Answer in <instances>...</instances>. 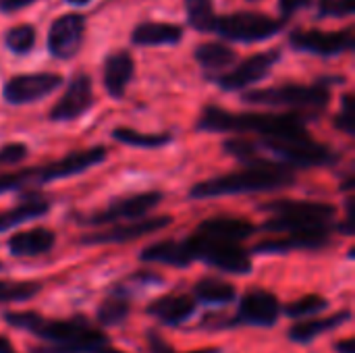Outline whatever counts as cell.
<instances>
[{
  "label": "cell",
  "mask_w": 355,
  "mask_h": 353,
  "mask_svg": "<svg viewBox=\"0 0 355 353\" xmlns=\"http://www.w3.org/2000/svg\"><path fill=\"white\" fill-rule=\"evenodd\" d=\"M148 350L150 353H181L177 352L175 347H171L158 333H154V331H150L148 333ZM189 353H223L218 347H210V350H196V352H189Z\"/></svg>",
  "instance_id": "37"
},
{
  "label": "cell",
  "mask_w": 355,
  "mask_h": 353,
  "mask_svg": "<svg viewBox=\"0 0 355 353\" xmlns=\"http://www.w3.org/2000/svg\"><path fill=\"white\" fill-rule=\"evenodd\" d=\"M94 106V83L87 73H77L71 77L64 94L50 108V121L71 123L81 119Z\"/></svg>",
  "instance_id": "15"
},
{
  "label": "cell",
  "mask_w": 355,
  "mask_h": 353,
  "mask_svg": "<svg viewBox=\"0 0 355 353\" xmlns=\"http://www.w3.org/2000/svg\"><path fill=\"white\" fill-rule=\"evenodd\" d=\"M112 139L119 144H125L129 148H141V150H156L164 148L173 141L171 133H141L131 127H116L112 129Z\"/></svg>",
  "instance_id": "28"
},
{
  "label": "cell",
  "mask_w": 355,
  "mask_h": 353,
  "mask_svg": "<svg viewBox=\"0 0 355 353\" xmlns=\"http://www.w3.org/2000/svg\"><path fill=\"white\" fill-rule=\"evenodd\" d=\"M337 353H354V339H343L339 343H335Z\"/></svg>",
  "instance_id": "40"
},
{
  "label": "cell",
  "mask_w": 355,
  "mask_h": 353,
  "mask_svg": "<svg viewBox=\"0 0 355 353\" xmlns=\"http://www.w3.org/2000/svg\"><path fill=\"white\" fill-rule=\"evenodd\" d=\"M345 79L339 75H324L316 83H283L272 87L250 89L241 96L245 104L254 106H272V108H289L295 112H314L318 114L331 102V85L343 83Z\"/></svg>",
  "instance_id": "5"
},
{
  "label": "cell",
  "mask_w": 355,
  "mask_h": 353,
  "mask_svg": "<svg viewBox=\"0 0 355 353\" xmlns=\"http://www.w3.org/2000/svg\"><path fill=\"white\" fill-rule=\"evenodd\" d=\"M160 202H162V191H141L127 198H119L110 206L77 218V223L85 227H108V225H119L123 221L129 223L148 216Z\"/></svg>",
  "instance_id": "9"
},
{
  "label": "cell",
  "mask_w": 355,
  "mask_h": 353,
  "mask_svg": "<svg viewBox=\"0 0 355 353\" xmlns=\"http://www.w3.org/2000/svg\"><path fill=\"white\" fill-rule=\"evenodd\" d=\"M106 158H108V150L104 146H94L87 150L69 152L67 156H62L50 164L29 166V169H21V171L0 175V193L23 191L29 187H42L50 181L75 177V175H81V173L98 166Z\"/></svg>",
  "instance_id": "4"
},
{
  "label": "cell",
  "mask_w": 355,
  "mask_h": 353,
  "mask_svg": "<svg viewBox=\"0 0 355 353\" xmlns=\"http://www.w3.org/2000/svg\"><path fill=\"white\" fill-rule=\"evenodd\" d=\"M196 62L204 69V75L208 79L229 71L237 64V52L227 42H204L193 50Z\"/></svg>",
  "instance_id": "24"
},
{
  "label": "cell",
  "mask_w": 355,
  "mask_h": 353,
  "mask_svg": "<svg viewBox=\"0 0 355 353\" xmlns=\"http://www.w3.org/2000/svg\"><path fill=\"white\" fill-rule=\"evenodd\" d=\"M62 75L52 71H37V73H19L4 81L2 98L10 106L33 104L37 100L48 98L62 85Z\"/></svg>",
  "instance_id": "11"
},
{
  "label": "cell",
  "mask_w": 355,
  "mask_h": 353,
  "mask_svg": "<svg viewBox=\"0 0 355 353\" xmlns=\"http://www.w3.org/2000/svg\"><path fill=\"white\" fill-rule=\"evenodd\" d=\"M295 183V173L283 166H243L227 175H218L206 181L196 183L189 189L191 200H210L220 196H241V193H260L277 191L291 187Z\"/></svg>",
  "instance_id": "3"
},
{
  "label": "cell",
  "mask_w": 355,
  "mask_h": 353,
  "mask_svg": "<svg viewBox=\"0 0 355 353\" xmlns=\"http://www.w3.org/2000/svg\"><path fill=\"white\" fill-rule=\"evenodd\" d=\"M0 268H2V262H0Z\"/></svg>",
  "instance_id": "43"
},
{
  "label": "cell",
  "mask_w": 355,
  "mask_h": 353,
  "mask_svg": "<svg viewBox=\"0 0 355 353\" xmlns=\"http://www.w3.org/2000/svg\"><path fill=\"white\" fill-rule=\"evenodd\" d=\"M129 312H131V302L129 298H125L123 293L114 291L110 298H106L98 312H96V318L102 327H119L123 325L127 318H129Z\"/></svg>",
  "instance_id": "29"
},
{
  "label": "cell",
  "mask_w": 355,
  "mask_h": 353,
  "mask_svg": "<svg viewBox=\"0 0 355 353\" xmlns=\"http://www.w3.org/2000/svg\"><path fill=\"white\" fill-rule=\"evenodd\" d=\"M349 320H352L349 310H343V312H337V314H331L324 318H306V320H297V325H293L287 335L293 343L306 345V343L316 341L322 333H329Z\"/></svg>",
  "instance_id": "25"
},
{
  "label": "cell",
  "mask_w": 355,
  "mask_h": 353,
  "mask_svg": "<svg viewBox=\"0 0 355 353\" xmlns=\"http://www.w3.org/2000/svg\"><path fill=\"white\" fill-rule=\"evenodd\" d=\"M27 146L25 144H6L0 148V166H12L25 160Z\"/></svg>",
  "instance_id": "36"
},
{
  "label": "cell",
  "mask_w": 355,
  "mask_h": 353,
  "mask_svg": "<svg viewBox=\"0 0 355 353\" xmlns=\"http://www.w3.org/2000/svg\"><path fill=\"white\" fill-rule=\"evenodd\" d=\"M196 260H202L223 273H231V275H250L252 273V258L250 254L237 246V243H223V241H212L200 235H191L185 237Z\"/></svg>",
  "instance_id": "8"
},
{
  "label": "cell",
  "mask_w": 355,
  "mask_h": 353,
  "mask_svg": "<svg viewBox=\"0 0 355 353\" xmlns=\"http://www.w3.org/2000/svg\"><path fill=\"white\" fill-rule=\"evenodd\" d=\"M175 218L168 214L162 216H144L137 221H129V223H119L112 227H106L102 231L96 233H85L81 237L83 246H108V243H127V241H135L139 237L146 235H154L162 229H166Z\"/></svg>",
  "instance_id": "14"
},
{
  "label": "cell",
  "mask_w": 355,
  "mask_h": 353,
  "mask_svg": "<svg viewBox=\"0 0 355 353\" xmlns=\"http://www.w3.org/2000/svg\"><path fill=\"white\" fill-rule=\"evenodd\" d=\"M37 0H0V12L2 15H12L17 10H23L31 4H35Z\"/></svg>",
  "instance_id": "39"
},
{
  "label": "cell",
  "mask_w": 355,
  "mask_h": 353,
  "mask_svg": "<svg viewBox=\"0 0 355 353\" xmlns=\"http://www.w3.org/2000/svg\"><path fill=\"white\" fill-rule=\"evenodd\" d=\"M314 4V0H279V10H281V19H289L293 17L295 12L304 10V8H310Z\"/></svg>",
  "instance_id": "38"
},
{
  "label": "cell",
  "mask_w": 355,
  "mask_h": 353,
  "mask_svg": "<svg viewBox=\"0 0 355 353\" xmlns=\"http://www.w3.org/2000/svg\"><path fill=\"white\" fill-rule=\"evenodd\" d=\"M0 353H17L12 343L8 341V337H4V335H0Z\"/></svg>",
  "instance_id": "41"
},
{
  "label": "cell",
  "mask_w": 355,
  "mask_h": 353,
  "mask_svg": "<svg viewBox=\"0 0 355 353\" xmlns=\"http://www.w3.org/2000/svg\"><path fill=\"white\" fill-rule=\"evenodd\" d=\"M254 233H256V225L248 218H237V216H212L200 223L196 229V235L200 237L223 241V243H237V246L250 239Z\"/></svg>",
  "instance_id": "19"
},
{
  "label": "cell",
  "mask_w": 355,
  "mask_h": 353,
  "mask_svg": "<svg viewBox=\"0 0 355 353\" xmlns=\"http://www.w3.org/2000/svg\"><path fill=\"white\" fill-rule=\"evenodd\" d=\"M185 19L187 25L200 33H210L216 19L212 0H185Z\"/></svg>",
  "instance_id": "31"
},
{
  "label": "cell",
  "mask_w": 355,
  "mask_h": 353,
  "mask_svg": "<svg viewBox=\"0 0 355 353\" xmlns=\"http://www.w3.org/2000/svg\"><path fill=\"white\" fill-rule=\"evenodd\" d=\"M135 75V60L129 50L110 52L102 64V85L106 94L114 100L125 98L129 83Z\"/></svg>",
  "instance_id": "17"
},
{
  "label": "cell",
  "mask_w": 355,
  "mask_h": 353,
  "mask_svg": "<svg viewBox=\"0 0 355 353\" xmlns=\"http://www.w3.org/2000/svg\"><path fill=\"white\" fill-rule=\"evenodd\" d=\"M281 312H283V308H281L279 298L266 289L256 287V289H250L248 293H243V298L239 300L237 316L233 322L245 325V327L270 329L277 325Z\"/></svg>",
  "instance_id": "16"
},
{
  "label": "cell",
  "mask_w": 355,
  "mask_h": 353,
  "mask_svg": "<svg viewBox=\"0 0 355 353\" xmlns=\"http://www.w3.org/2000/svg\"><path fill=\"white\" fill-rule=\"evenodd\" d=\"M2 318L6 325L50 343L48 347L35 350V353H123L110 345L102 331L79 316L52 320L37 312H4Z\"/></svg>",
  "instance_id": "1"
},
{
  "label": "cell",
  "mask_w": 355,
  "mask_h": 353,
  "mask_svg": "<svg viewBox=\"0 0 355 353\" xmlns=\"http://www.w3.org/2000/svg\"><path fill=\"white\" fill-rule=\"evenodd\" d=\"M335 125L341 131H345L347 135H354V98H352V94H345L341 98V110L337 114Z\"/></svg>",
  "instance_id": "35"
},
{
  "label": "cell",
  "mask_w": 355,
  "mask_h": 353,
  "mask_svg": "<svg viewBox=\"0 0 355 353\" xmlns=\"http://www.w3.org/2000/svg\"><path fill=\"white\" fill-rule=\"evenodd\" d=\"M314 112H231L216 104L204 106L198 129L208 133H235L260 137H295L308 133V121L316 119Z\"/></svg>",
  "instance_id": "2"
},
{
  "label": "cell",
  "mask_w": 355,
  "mask_h": 353,
  "mask_svg": "<svg viewBox=\"0 0 355 353\" xmlns=\"http://www.w3.org/2000/svg\"><path fill=\"white\" fill-rule=\"evenodd\" d=\"M262 210L270 212V218L264 221L262 229L275 235L333 229V218L337 214L333 204L312 200H277L264 204Z\"/></svg>",
  "instance_id": "6"
},
{
  "label": "cell",
  "mask_w": 355,
  "mask_h": 353,
  "mask_svg": "<svg viewBox=\"0 0 355 353\" xmlns=\"http://www.w3.org/2000/svg\"><path fill=\"white\" fill-rule=\"evenodd\" d=\"M37 31L31 23H19L4 31V46L15 56H25L35 48Z\"/></svg>",
  "instance_id": "30"
},
{
  "label": "cell",
  "mask_w": 355,
  "mask_h": 353,
  "mask_svg": "<svg viewBox=\"0 0 355 353\" xmlns=\"http://www.w3.org/2000/svg\"><path fill=\"white\" fill-rule=\"evenodd\" d=\"M139 260L148 264H166L175 268H185L193 262V256L187 239H164L144 248Z\"/></svg>",
  "instance_id": "21"
},
{
  "label": "cell",
  "mask_w": 355,
  "mask_h": 353,
  "mask_svg": "<svg viewBox=\"0 0 355 353\" xmlns=\"http://www.w3.org/2000/svg\"><path fill=\"white\" fill-rule=\"evenodd\" d=\"M287 21L256 10H237L231 15H216L210 33H216L220 42L256 44L266 42L285 31Z\"/></svg>",
  "instance_id": "7"
},
{
  "label": "cell",
  "mask_w": 355,
  "mask_h": 353,
  "mask_svg": "<svg viewBox=\"0 0 355 353\" xmlns=\"http://www.w3.org/2000/svg\"><path fill=\"white\" fill-rule=\"evenodd\" d=\"M289 46L297 52H306L320 58L341 56L354 50V27H345L341 31L293 29L289 33Z\"/></svg>",
  "instance_id": "12"
},
{
  "label": "cell",
  "mask_w": 355,
  "mask_h": 353,
  "mask_svg": "<svg viewBox=\"0 0 355 353\" xmlns=\"http://www.w3.org/2000/svg\"><path fill=\"white\" fill-rule=\"evenodd\" d=\"M329 308V300L322 295H304L295 302H291L285 308V314L293 320H306L316 314H322Z\"/></svg>",
  "instance_id": "33"
},
{
  "label": "cell",
  "mask_w": 355,
  "mask_h": 353,
  "mask_svg": "<svg viewBox=\"0 0 355 353\" xmlns=\"http://www.w3.org/2000/svg\"><path fill=\"white\" fill-rule=\"evenodd\" d=\"M87 19L81 12H64L50 23L46 48L56 60H71L79 54L85 40Z\"/></svg>",
  "instance_id": "13"
},
{
  "label": "cell",
  "mask_w": 355,
  "mask_h": 353,
  "mask_svg": "<svg viewBox=\"0 0 355 353\" xmlns=\"http://www.w3.org/2000/svg\"><path fill=\"white\" fill-rule=\"evenodd\" d=\"M50 210V204L42 198H27L25 202L17 204L15 208L6 210V212H0V233L17 227V225H23L27 221H33V218H40L44 216L46 212Z\"/></svg>",
  "instance_id": "27"
},
{
  "label": "cell",
  "mask_w": 355,
  "mask_h": 353,
  "mask_svg": "<svg viewBox=\"0 0 355 353\" xmlns=\"http://www.w3.org/2000/svg\"><path fill=\"white\" fill-rule=\"evenodd\" d=\"M281 58H283L281 48L264 50L254 56H248L245 60H241L235 67H231L229 71L212 77L210 81H214L223 92H243V89L256 85L258 81L266 79L270 75V71L281 62Z\"/></svg>",
  "instance_id": "10"
},
{
  "label": "cell",
  "mask_w": 355,
  "mask_h": 353,
  "mask_svg": "<svg viewBox=\"0 0 355 353\" xmlns=\"http://www.w3.org/2000/svg\"><path fill=\"white\" fill-rule=\"evenodd\" d=\"M54 243H56L54 231L46 227H37V229H27V231H19L10 235L6 241V248L17 258H35V256L48 254L54 248Z\"/></svg>",
  "instance_id": "22"
},
{
  "label": "cell",
  "mask_w": 355,
  "mask_h": 353,
  "mask_svg": "<svg viewBox=\"0 0 355 353\" xmlns=\"http://www.w3.org/2000/svg\"><path fill=\"white\" fill-rule=\"evenodd\" d=\"M331 229H316L304 233H289L272 239H264L256 243V254H289V252H304V250H320L329 246Z\"/></svg>",
  "instance_id": "18"
},
{
  "label": "cell",
  "mask_w": 355,
  "mask_h": 353,
  "mask_svg": "<svg viewBox=\"0 0 355 353\" xmlns=\"http://www.w3.org/2000/svg\"><path fill=\"white\" fill-rule=\"evenodd\" d=\"M148 314L166 327H179L196 314V300L189 295H162L150 302Z\"/></svg>",
  "instance_id": "23"
},
{
  "label": "cell",
  "mask_w": 355,
  "mask_h": 353,
  "mask_svg": "<svg viewBox=\"0 0 355 353\" xmlns=\"http://www.w3.org/2000/svg\"><path fill=\"white\" fill-rule=\"evenodd\" d=\"M237 289L220 279H202L193 287V300L196 304H206V306H229L235 302Z\"/></svg>",
  "instance_id": "26"
},
{
  "label": "cell",
  "mask_w": 355,
  "mask_h": 353,
  "mask_svg": "<svg viewBox=\"0 0 355 353\" xmlns=\"http://www.w3.org/2000/svg\"><path fill=\"white\" fill-rule=\"evenodd\" d=\"M355 0H318V19H343L355 12Z\"/></svg>",
  "instance_id": "34"
},
{
  "label": "cell",
  "mask_w": 355,
  "mask_h": 353,
  "mask_svg": "<svg viewBox=\"0 0 355 353\" xmlns=\"http://www.w3.org/2000/svg\"><path fill=\"white\" fill-rule=\"evenodd\" d=\"M42 291V285L35 281H0V304L27 302Z\"/></svg>",
  "instance_id": "32"
},
{
  "label": "cell",
  "mask_w": 355,
  "mask_h": 353,
  "mask_svg": "<svg viewBox=\"0 0 355 353\" xmlns=\"http://www.w3.org/2000/svg\"><path fill=\"white\" fill-rule=\"evenodd\" d=\"M185 35L183 25L168 21H144L137 23L131 31V44L139 48L156 46H177Z\"/></svg>",
  "instance_id": "20"
},
{
  "label": "cell",
  "mask_w": 355,
  "mask_h": 353,
  "mask_svg": "<svg viewBox=\"0 0 355 353\" xmlns=\"http://www.w3.org/2000/svg\"><path fill=\"white\" fill-rule=\"evenodd\" d=\"M62 2H67V4H71V6H77V8H81V6H87L92 0H62Z\"/></svg>",
  "instance_id": "42"
}]
</instances>
